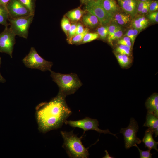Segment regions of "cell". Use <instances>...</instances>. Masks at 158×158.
<instances>
[{
  "mask_svg": "<svg viewBox=\"0 0 158 158\" xmlns=\"http://www.w3.org/2000/svg\"><path fill=\"white\" fill-rule=\"evenodd\" d=\"M65 98L58 94L49 102L42 103L37 106L36 117L40 132L45 133L61 128L71 114Z\"/></svg>",
  "mask_w": 158,
  "mask_h": 158,
  "instance_id": "cell-1",
  "label": "cell"
},
{
  "mask_svg": "<svg viewBox=\"0 0 158 158\" xmlns=\"http://www.w3.org/2000/svg\"><path fill=\"white\" fill-rule=\"evenodd\" d=\"M73 130L70 132L61 131V134L63 140L62 146L66 151L68 156L72 158L89 157V147L85 148L83 145L81 139L83 134L80 137L73 133Z\"/></svg>",
  "mask_w": 158,
  "mask_h": 158,
  "instance_id": "cell-2",
  "label": "cell"
},
{
  "mask_svg": "<svg viewBox=\"0 0 158 158\" xmlns=\"http://www.w3.org/2000/svg\"><path fill=\"white\" fill-rule=\"evenodd\" d=\"M53 80L59 88L58 94L65 97L74 93L82 85V83L77 75L71 73L63 74L50 71Z\"/></svg>",
  "mask_w": 158,
  "mask_h": 158,
  "instance_id": "cell-3",
  "label": "cell"
},
{
  "mask_svg": "<svg viewBox=\"0 0 158 158\" xmlns=\"http://www.w3.org/2000/svg\"><path fill=\"white\" fill-rule=\"evenodd\" d=\"M22 61L26 67L38 69L42 71H50L53 65L52 62L41 57L33 47H31L29 53L23 59Z\"/></svg>",
  "mask_w": 158,
  "mask_h": 158,
  "instance_id": "cell-4",
  "label": "cell"
},
{
  "mask_svg": "<svg viewBox=\"0 0 158 158\" xmlns=\"http://www.w3.org/2000/svg\"><path fill=\"white\" fill-rule=\"evenodd\" d=\"M34 16L17 18H9V28L16 35L27 39L30 26L32 23Z\"/></svg>",
  "mask_w": 158,
  "mask_h": 158,
  "instance_id": "cell-5",
  "label": "cell"
},
{
  "mask_svg": "<svg viewBox=\"0 0 158 158\" xmlns=\"http://www.w3.org/2000/svg\"><path fill=\"white\" fill-rule=\"evenodd\" d=\"M64 123L66 125H69L72 127H77L82 129L84 131L83 135L85 131L93 130L100 133L111 134L118 138L115 134L111 133L108 129L103 130L99 129L98 128L99 122L96 119L86 117L83 119L77 121L66 120Z\"/></svg>",
  "mask_w": 158,
  "mask_h": 158,
  "instance_id": "cell-6",
  "label": "cell"
},
{
  "mask_svg": "<svg viewBox=\"0 0 158 158\" xmlns=\"http://www.w3.org/2000/svg\"><path fill=\"white\" fill-rule=\"evenodd\" d=\"M138 129V123L133 118H130L129 124L127 127L121 129L120 133L123 135L126 149H128L141 142L142 140L137 136Z\"/></svg>",
  "mask_w": 158,
  "mask_h": 158,
  "instance_id": "cell-7",
  "label": "cell"
},
{
  "mask_svg": "<svg viewBox=\"0 0 158 158\" xmlns=\"http://www.w3.org/2000/svg\"><path fill=\"white\" fill-rule=\"evenodd\" d=\"M85 5V10L96 16L101 24L107 25L112 20V18L103 8L100 0H93Z\"/></svg>",
  "mask_w": 158,
  "mask_h": 158,
  "instance_id": "cell-8",
  "label": "cell"
},
{
  "mask_svg": "<svg viewBox=\"0 0 158 158\" xmlns=\"http://www.w3.org/2000/svg\"><path fill=\"white\" fill-rule=\"evenodd\" d=\"M16 36L9 27H5L0 33V52L7 54L12 58Z\"/></svg>",
  "mask_w": 158,
  "mask_h": 158,
  "instance_id": "cell-9",
  "label": "cell"
},
{
  "mask_svg": "<svg viewBox=\"0 0 158 158\" xmlns=\"http://www.w3.org/2000/svg\"><path fill=\"white\" fill-rule=\"evenodd\" d=\"M6 8L9 18H17L32 15L19 0H10Z\"/></svg>",
  "mask_w": 158,
  "mask_h": 158,
  "instance_id": "cell-10",
  "label": "cell"
},
{
  "mask_svg": "<svg viewBox=\"0 0 158 158\" xmlns=\"http://www.w3.org/2000/svg\"><path fill=\"white\" fill-rule=\"evenodd\" d=\"M118 4L122 9L132 18L137 13L138 0H118Z\"/></svg>",
  "mask_w": 158,
  "mask_h": 158,
  "instance_id": "cell-11",
  "label": "cell"
},
{
  "mask_svg": "<svg viewBox=\"0 0 158 158\" xmlns=\"http://www.w3.org/2000/svg\"><path fill=\"white\" fill-rule=\"evenodd\" d=\"M153 133L152 130L149 128L146 130L142 141L145 144V147H147L148 149L151 150L152 149H154L158 151L157 146L158 142H156L154 140L153 137Z\"/></svg>",
  "mask_w": 158,
  "mask_h": 158,
  "instance_id": "cell-12",
  "label": "cell"
},
{
  "mask_svg": "<svg viewBox=\"0 0 158 158\" xmlns=\"http://www.w3.org/2000/svg\"><path fill=\"white\" fill-rule=\"evenodd\" d=\"M103 8L112 18L118 10V7L115 0H100Z\"/></svg>",
  "mask_w": 158,
  "mask_h": 158,
  "instance_id": "cell-13",
  "label": "cell"
},
{
  "mask_svg": "<svg viewBox=\"0 0 158 158\" xmlns=\"http://www.w3.org/2000/svg\"><path fill=\"white\" fill-rule=\"evenodd\" d=\"M157 105L158 95L157 93H154L148 98L145 103L147 113L153 114Z\"/></svg>",
  "mask_w": 158,
  "mask_h": 158,
  "instance_id": "cell-14",
  "label": "cell"
},
{
  "mask_svg": "<svg viewBox=\"0 0 158 158\" xmlns=\"http://www.w3.org/2000/svg\"><path fill=\"white\" fill-rule=\"evenodd\" d=\"M146 119L143 126L148 127L154 133L155 130L158 127V117L153 113H147Z\"/></svg>",
  "mask_w": 158,
  "mask_h": 158,
  "instance_id": "cell-15",
  "label": "cell"
},
{
  "mask_svg": "<svg viewBox=\"0 0 158 158\" xmlns=\"http://www.w3.org/2000/svg\"><path fill=\"white\" fill-rule=\"evenodd\" d=\"M149 24L148 20L145 17L140 16L135 18L132 21L133 28L140 31L146 28Z\"/></svg>",
  "mask_w": 158,
  "mask_h": 158,
  "instance_id": "cell-16",
  "label": "cell"
},
{
  "mask_svg": "<svg viewBox=\"0 0 158 158\" xmlns=\"http://www.w3.org/2000/svg\"><path fill=\"white\" fill-rule=\"evenodd\" d=\"M83 17L82 21L84 24L87 27L94 28L97 26L99 22L97 17L88 13Z\"/></svg>",
  "mask_w": 158,
  "mask_h": 158,
  "instance_id": "cell-17",
  "label": "cell"
},
{
  "mask_svg": "<svg viewBox=\"0 0 158 158\" xmlns=\"http://www.w3.org/2000/svg\"><path fill=\"white\" fill-rule=\"evenodd\" d=\"M9 16L6 7L0 4V24L5 27L9 25Z\"/></svg>",
  "mask_w": 158,
  "mask_h": 158,
  "instance_id": "cell-18",
  "label": "cell"
},
{
  "mask_svg": "<svg viewBox=\"0 0 158 158\" xmlns=\"http://www.w3.org/2000/svg\"><path fill=\"white\" fill-rule=\"evenodd\" d=\"M84 12L79 8H76L69 11L67 14L68 18L71 21H76L79 20L83 15Z\"/></svg>",
  "mask_w": 158,
  "mask_h": 158,
  "instance_id": "cell-19",
  "label": "cell"
},
{
  "mask_svg": "<svg viewBox=\"0 0 158 158\" xmlns=\"http://www.w3.org/2000/svg\"><path fill=\"white\" fill-rule=\"evenodd\" d=\"M115 56L118 63L122 67H126L130 64V59L129 56L119 54H116Z\"/></svg>",
  "mask_w": 158,
  "mask_h": 158,
  "instance_id": "cell-20",
  "label": "cell"
},
{
  "mask_svg": "<svg viewBox=\"0 0 158 158\" xmlns=\"http://www.w3.org/2000/svg\"><path fill=\"white\" fill-rule=\"evenodd\" d=\"M29 10L31 14L35 15L36 0H19Z\"/></svg>",
  "mask_w": 158,
  "mask_h": 158,
  "instance_id": "cell-21",
  "label": "cell"
},
{
  "mask_svg": "<svg viewBox=\"0 0 158 158\" xmlns=\"http://www.w3.org/2000/svg\"><path fill=\"white\" fill-rule=\"evenodd\" d=\"M87 28L85 29L83 32L80 34L76 35L68 40L69 43L71 44L78 43L81 42L85 34L88 32Z\"/></svg>",
  "mask_w": 158,
  "mask_h": 158,
  "instance_id": "cell-22",
  "label": "cell"
},
{
  "mask_svg": "<svg viewBox=\"0 0 158 158\" xmlns=\"http://www.w3.org/2000/svg\"><path fill=\"white\" fill-rule=\"evenodd\" d=\"M109 26L104 25L99 28L97 30V33L101 39H106L108 33Z\"/></svg>",
  "mask_w": 158,
  "mask_h": 158,
  "instance_id": "cell-23",
  "label": "cell"
},
{
  "mask_svg": "<svg viewBox=\"0 0 158 158\" xmlns=\"http://www.w3.org/2000/svg\"><path fill=\"white\" fill-rule=\"evenodd\" d=\"M71 25L69 19L66 17H64L61 20V28L66 34L68 35Z\"/></svg>",
  "mask_w": 158,
  "mask_h": 158,
  "instance_id": "cell-24",
  "label": "cell"
},
{
  "mask_svg": "<svg viewBox=\"0 0 158 158\" xmlns=\"http://www.w3.org/2000/svg\"><path fill=\"white\" fill-rule=\"evenodd\" d=\"M131 47L120 44L116 49V51L118 54H125L129 56L130 54Z\"/></svg>",
  "mask_w": 158,
  "mask_h": 158,
  "instance_id": "cell-25",
  "label": "cell"
},
{
  "mask_svg": "<svg viewBox=\"0 0 158 158\" xmlns=\"http://www.w3.org/2000/svg\"><path fill=\"white\" fill-rule=\"evenodd\" d=\"M99 36L97 33L87 32L84 36L82 42V43L90 42L97 39Z\"/></svg>",
  "mask_w": 158,
  "mask_h": 158,
  "instance_id": "cell-26",
  "label": "cell"
},
{
  "mask_svg": "<svg viewBox=\"0 0 158 158\" xmlns=\"http://www.w3.org/2000/svg\"><path fill=\"white\" fill-rule=\"evenodd\" d=\"M138 31L133 28L129 30L125 35V36L129 37L131 40L132 44H134L135 39L138 34Z\"/></svg>",
  "mask_w": 158,
  "mask_h": 158,
  "instance_id": "cell-27",
  "label": "cell"
},
{
  "mask_svg": "<svg viewBox=\"0 0 158 158\" xmlns=\"http://www.w3.org/2000/svg\"><path fill=\"white\" fill-rule=\"evenodd\" d=\"M123 32L121 29L116 31L110 37H107L108 42L110 44H112V41L120 38L123 35Z\"/></svg>",
  "mask_w": 158,
  "mask_h": 158,
  "instance_id": "cell-28",
  "label": "cell"
},
{
  "mask_svg": "<svg viewBox=\"0 0 158 158\" xmlns=\"http://www.w3.org/2000/svg\"><path fill=\"white\" fill-rule=\"evenodd\" d=\"M135 146L136 147L138 150L140 158H151L152 154L150 153L151 150L148 149L146 151H143L140 149L136 144Z\"/></svg>",
  "mask_w": 158,
  "mask_h": 158,
  "instance_id": "cell-29",
  "label": "cell"
},
{
  "mask_svg": "<svg viewBox=\"0 0 158 158\" xmlns=\"http://www.w3.org/2000/svg\"><path fill=\"white\" fill-rule=\"evenodd\" d=\"M118 43L119 44L127 46L131 48L132 45L130 39L127 36L119 40L118 41Z\"/></svg>",
  "mask_w": 158,
  "mask_h": 158,
  "instance_id": "cell-30",
  "label": "cell"
},
{
  "mask_svg": "<svg viewBox=\"0 0 158 158\" xmlns=\"http://www.w3.org/2000/svg\"><path fill=\"white\" fill-rule=\"evenodd\" d=\"M121 29L120 26L117 24H112L109 26L107 37H110L116 31Z\"/></svg>",
  "mask_w": 158,
  "mask_h": 158,
  "instance_id": "cell-31",
  "label": "cell"
},
{
  "mask_svg": "<svg viewBox=\"0 0 158 158\" xmlns=\"http://www.w3.org/2000/svg\"><path fill=\"white\" fill-rule=\"evenodd\" d=\"M132 17L130 15L126 18L116 22L115 23L118 25H125L131 22Z\"/></svg>",
  "mask_w": 158,
  "mask_h": 158,
  "instance_id": "cell-32",
  "label": "cell"
},
{
  "mask_svg": "<svg viewBox=\"0 0 158 158\" xmlns=\"http://www.w3.org/2000/svg\"><path fill=\"white\" fill-rule=\"evenodd\" d=\"M77 25L76 24H73L71 25L68 34V40L75 35Z\"/></svg>",
  "mask_w": 158,
  "mask_h": 158,
  "instance_id": "cell-33",
  "label": "cell"
},
{
  "mask_svg": "<svg viewBox=\"0 0 158 158\" xmlns=\"http://www.w3.org/2000/svg\"><path fill=\"white\" fill-rule=\"evenodd\" d=\"M158 10V2L157 1H151L149 7L148 12L157 11Z\"/></svg>",
  "mask_w": 158,
  "mask_h": 158,
  "instance_id": "cell-34",
  "label": "cell"
},
{
  "mask_svg": "<svg viewBox=\"0 0 158 158\" xmlns=\"http://www.w3.org/2000/svg\"><path fill=\"white\" fill-rule=\"evenodd\" d=\"M148 18L151 21L154 22H158V12L157 11L150 12L148 15Z\"/></svg>",
  "mask_w": 158,
  "mask_h": 158,
  "instance_id": "cell-35",
  "label": "cell"
},
{
  "mask_svg": "<svg viewBox=\"0 0 158 158\" xmlns=\"http://www.w3.org/2000/svg\"><path fill=\"white\" fill-rule=\"evenodd\" d=\"M150 1H141L138 0L137 6V13H140L142 10L143 8Z\"/></svg>",
  "mask_w": 158,
  "mask_h": 158,
  "instance_id": "cell-36",
  "label": "cell"
},
{
  "mask_svg": "<svg viewBox=\"0 0 158 158\" xmlns=\"http://www.w3.org/2000/svg\"><path fill=\"white\" fill-rule=\"evenodd\" d=\"M84 30L82 25L80 23L78 24L77 25L75 35L82 33Z\"/></svg>",
  "mask_w": 158,
  "mask_h": 158,
  "instance_id": "cell-37",
  "label": "cell"
},
{
  "mask_svg": "<svg viewBox=\"0 0 158 158\" xmlns=\"http://www.w3.org/2000/svg\"><path fill=\"white\" fill-rule=\"evenodd\" d=\"M151 0H150L147 3V4L143 8L141 12L140 13V14H145L147 13L149 11V7L151 1Z\"/></svg>",
  "mask_w": 158,
  "mask_h": 158,
  "instance_id": "cell-38",
  "label": "cell"
},
{
  "mask_svg": "<svg viewBox=\"0 0 158 158\" xmlns=\"http://www.w3.org/2000/svg\"><path fill=\"white\" fill-rule=\"evenodd\" d=\"M10 0H0V4L6 7Z\"/></svg>",
  "mask_w": 158,
  "mask_h": 158,
  "instance_id": "cell-39",
  "label": "cell"
},
{
  "mask_svg": "<svg viewBox=\"0 0 158 158\" xmlns=\"http://www.w3.org/2000/svg\"><path fill=\"white\" fill-rule=\"evenodd\" d=\"M1 58L0 57V67L1 64ZM6 80L2 76L0 72V82L2 83H4L6 82Z\"/></svg>",
  "mask_w": 158,
  "mask_h": 158,
  "instance_id": "cell-40",
  "label": "cell"
},
{
  "mask_svg": "<svg viewBox=\"0 0 158 158\" xmlns=\"http://www.w3.org/2000/svg\"><path fill=\"white\" fill-rule=\"evenodd\" d=\"M105 152L106 153V154L105 156H104V157L103 158H114V157H113L112 156H111L109 155L108 152L107 150H105Z\"/></svg>",
  "mask_w": 158,
  "mask_h": 158,
  "instance_id": "cell-41",
  "label": "cell"
},
{
  "mask_svg": "<svg viewBox=\"0 0 158 158\" xmlns=\"http://www.w3.org/2000/svg\"><path fill=\"white\" fill-rule=\"evenodd\" d=\"M153 114L156 117H158V105L156 107Z\"/></svg>",
  "mask_w": 158,
  "mask_h": 158,
  "instance_id": "cell-42",
  "label": "cell"
},
{
  "mask_svg": "<svg viewBox=\"0 0 158 158\" xmlns=\"http://www.w3.org/2000/svg\"><path fill=\"white\" fill-rule=\"evenodd\" d=\"M92 0H80L81 3L85 4H86Z\"/></svg>",
  "mask_w": 158,
  "mask_h": 158,
  "instance_id": "cell-43",
  "label": "cell"
},
{
  "mask_svg": "<svg viewBox=\"0 0 158 158\" xmlns=\"http://www.w3.org/2000/svg\"><path fill=\"white\" fill-rule=\"evenodd\" d=\"M154 133L155 134V137H157L158 135V127L154 131Z\"/></svg>",
  "mask_w": 158,
  "mask_h": 158,
  "instance_id": "cell-44",
  "label": "cell"
},
{
  "mask_svg": "<svg viewBox=\"0 0 158 158\" xmlns=\"http://www.w3.org/2000/svg\"><path fill=\"white\" fill-rule=\"evenodd\" d=\"M138 0L141 1H149L150 0Z\"/></svg>",
  "mask_w": 158,
  "mask_h": 158,
  "instance_id": "cell-45",
  "label": "cell"
}]
</instances>
